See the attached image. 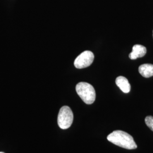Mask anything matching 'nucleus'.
Here are the masks:
<instances>
[{
    "label": "nucleus",
    "instance_id": "nucleus-1",
    "mask_svg": "<svg viewBox=\"0 0 153 153\" xmlns=\"http://www.w3.org/2000/svg\"><path fill=\"white\" fill-rule=\"evenodd\" d=\"M107 140L115 145L126 149L131 150L137 148L133 138L126 131H115L108 135Z\"/></svg>",
    "mask_w": 153,
    "mask_h": 153
},
{
    "label": "nucleus",
    "instance_id": "nucleus-7",
    "mask_svg": "<svg viewBox=\"0 0 153 153\" xmlns=\"http://www.w3.org/2000/svg\"><path fill=\"white\" fill-rule=\"evenodd\" d=\"M138 71L142 76L150 78L153 76V65L150 64H142L139 66Z\"/></svg>",
    "mask_w": 153,
    "mask_h": 153
},
{
    "label": "nucleus",
    "instance_id": "nucleus-2",
    "mask_svg": "<svg viewBox=\"0 0 153 153\" xmlns=\"http://www.w3.org/2000/svg\"><path fill=\"white\" fill-rule=\"evenodd\" d=\"M76 91L82 100L87 104H93L96 98V93L93 86L87 82H79L76 85Z\"/></svg>",
    "mask_w": 153,
    "mask_h": 153
},
{
    "label": "nucleus",
    "instance_id": "nucleus-5",
    "mask_svg": "<svg viewBox=\"0 0 153 153\" xmlns=\"http://www.w3.org/2000/svg\"><path fill=\"white\" fill-rule=\"evenodd\" d=\"M147 50L145 47L142 45L136 44L133 47L132 52L129 55V58L131 60H136L138 58L143 57L146 55Z\"/></svg>",
    "mask_w": 153,
    "mask_h": 153
},
{
    "label": "nucleus",
    "instance_id": "nucleus-4",
    "mask_svg": "<svg viewBox=\"0 0 153 153\" xmlns=\"http://www.w3.org/2000/svg\"><path fill=\"white\" fill-rule=\"evenodd\" d=\"M94 59L93 52L86 51L79 55L74 61V64L77 69H83L91 65Z\"/></svg>",
    "mask_w": 153,
    "mask_h": 153
},
{
    "label": "nucleus",
    "instance_id": "nucleus-6",
    "mask_svg": "<svg viewBox=\"0 0 153 153\" xmlns=\"http://www.w3.org/2000/svg\"><path fill=\"white\" fill-rule=\"evenodd\" d=\"M116 84L123 93H128L131 91V85L124 76H118L116 79Z\"/></svg>",
    "mask_w": 153,
    "mask_h": 153
},
{
    "label": "nucleus",
    "instance_id": "nucleus-3",
    "mask_svg": "<svg viewBox=\"0 0 153 153\" xmlns=\"http://www.w3.org/2000/svg\"><path fill=\"white\" fill-rule=\"evenodd\" d=\"M73 114L68 106H63L61 108L57 117V123L62 129H66L71 127L73 121Z\"/></svg>",
    "mask_w": 153,
    "mask_h": 153
},
{
    "label": "nucleus",
    "instance_id": "nucleus-9",
    "mask_svg": "<svg viewBox=\"0 0 153 153\" xmlns=\"http://www.w3.org/2000/svg\"><path fill=\"white\" fill-rule=\"evenodd\" d=\"M0 153H3V152H0Z\"/></svg>",
    "mask_w": 153,
    "mask_h": 153
},
{
    "label": "nucleus",
    "instance_id": "nucleus-8",
    "mask_svg": "<svg viewBox=\"0 0 153 153\" xmlns=\"http://www.w3.org/2000/svg\"><path fill=\"white\" fill-rule=\"evenodd\" d=\"M145 123L148 127L153 131V116H148L145 118Z\"/></svg>",
    "mask_w": 153,
    "mask_h": 153
}]
</instances>
